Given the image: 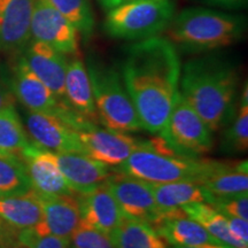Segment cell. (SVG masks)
Masks as SVG:
<instances>
[{"mask_svg": "<svg viewBox=\"0 0 248 248\" xmlns=\"http://www.w3.org/2000/svg\"><path fill=\"white\" fill-rule=\"evenodd\" d=\"M78 195L82 222L104 233L110 235L125 218L107 184Z\"/></svg>", "mask_w": 248, "mask_h": 248, "instance_id": "ac0fdd59", "label": "cell"}, {"mask_svg": "<svg viewBox=\"0 0 248 248\" xmlns=\"http://www.w3.org/2000/svg\"><path fill=\"white\" fill-rule=\"evenodd\" d=\"M172 248H232L226 245H204V246H173Z\"/></svg>", "mask_w": 248, "mask_h": 248, "instance_id": "74e56055", "label": "cell"}, {"mask_svg": "<svg viewBox=\"0 0 248 248\" xmlns=\"http://www.w3.org/2000/svg\"><path fill=\"white\" fill-rule=\"evenodd\" d=\"M223 215L248 219V194L240 193L229 197L215 198L210 203Z\"/></svg>", "mask_w": 248, "mask_h": 248, "instance_id": "4dcf8cb0", "label": "cell"}, {"mask_svg": "<svg viewBox=\"0 0 248 248\" xmlns=\"http://www.w3.org/2000/svg\"><path fill=\"white\" fill-rule=\"evenodd\" d=\"M69 244L73 248H115L110 235L80 221L71 234Z\"/></svg>", "mask_w": 248, "mask_h": 248, "instance_id": "f1b7e54d", "label": "cell"}, {"mask_svg": "<svg viewBox=\"0 0 248 248\" xmlns=\"http://www.w3.org/2000/svg\"><path fill=\"white\" fill-rule=\"evenodd\" d=\"M24 124L33 144L53 153H84L77 131L54 115L28 110Z\"/></svg>", "mask_w": 248, "mask_h": 248, "instance_id": "30bf717a", "label": "cell"}, {"mask_svg": "<svg viewBox=\"0 0 248 248\" xmlns=\"http://www.w3.org/2000/svg\"><path fill=\"white\" fill-rule=\"evenodd\" d=\"M222 139V151L226 153H244L248 150V86L245 84L237 115L231 121Z\"/></svg>", "mask_w": 248, "mask_h": 248, "instance_id": "4316f807", "label": "cell"}, {"mask_svg": "<svg viewBox=\"0 0 248 248\" xmlns=\"http://www.w3.org/2000/svg\"><path fill=\"white\" fill-rule=\"evenodd\" d=\"M30 33L64 55L78 53V32L47 0H35Z\"/></svg>", "mask_w": 248, "mask_h": 248, "instance_id": "9c48e42d", "label": "cell"}, {"mask_svg": "<svg viewBox=\"0 0 248 248\" xmlns=\"http://www.w3.org/2000/svg\"><path fill=\"white\" fill-rule=\"evenodd\" d=\"M0 248H27V247L21 243H18L17 238H14V239H12L11 241H8V243L2 245Z\"/></svg>", "mask_w": 248, "mask_h": 248, "instance_id": "8d00e7d4", "label": "cell"}, {"mask_svg": "<svg viewBox=\"0 0 248 248\" xmlns=\"http://www.w3.org/2000/svg\"><path fill=\"white\" fill-rule=\"evenodd\" d=\"M88 73L99 121L114 131L128 133L141 130L135 106L120 74L95 60L90 61Z\"/></svg>", "mask_w": 248, "mask_h": 248, "instance_id": "5b68a950", "label": "cell"}, {"mask_svg": "<svg viewBox=\"0 0 248 248\" xmlns=\"http://www.w3.org/2000/svg\"><path fill=\"white\" fill-rule=\"evenodd\" d=\"M151 184L155 202L160 212L178 209L187 204L212 203V197L198 182L178 181L171 183Z\"/></svg>", "mask_w": 248, "mask_h": 248, "instance_id": "44dd1931", "label": "cell"}, {"mask_svg": "<svg viewBox=\"0 0 248 248\" xmlns=\"http://www.w3.org/2000/svg\"><path fill=\"white\" fill-rule=\"evenodd\" d=\"M208 1L221 6H226V7H234V6L243 5L246 0H208Z\"/></svg>", "mask_w": 248, "mask_h": 248, "instance_id": "d590c367", "label": "cell"}, {"mask_svg": "<svg viewBox=\"0 0 248 248\" xmlns=\"http://www.w3.org/2000/svg\"><path fill=\"white\" fill-rule=\"evenodd\" d=\"M238 84L234 64L210 55L186 62L181 73L179 92L214 132L233 120Z\"/></svg>", "mask_w": 248, "mask_h": 248, "instance_id": "7a4b0ae2", "label": "cell"}, {"mask_svg": "<svg viewBox=\"0 0 248 248\" xmlns=\"http://www.w3.org/2000/svg\"><path fill=\"white\" fill-rule=\"evenodd\" d=\"M28 67L42 80L61 104L64 101V82L68 67L67 55L42 42L32 40L23 55ZM68 106V105H67Z\"/></svg>", "mask_w": 248, "mask_h": 248, "instance_id": "4fadbf2b", "label": "cell"}, {"mask_svg": "<svg viewBox=\"0 0 248 248\" xmlns=\"http://www.w3.org/2000/svg\"><path fill=\"white\" fill-rule=\"evenodd\" d=\"M152 226L172 246L224 245L214 238L202 225L190 218L182 208L161 212Z\"/></svg>", "mask_w": 248, "mask_h": 248, "instance_id": "2e32d148", "label": "cell"}, {"mask_svg": "<svg viewBox=\"0 0 248 248\" xmlns=\"http://www.w3.org/2000/svg\"><path fill=\"white\" fill-rule=\"evenodd\" d=\"M177 47L163 37L138 40L125 52L122 80L141 129L162 135L177 102L181 82Z\"/></svg>", "mask_w": 248, "mask_h": 248, "instance_id": "6da1fadb", "label": "cell"}, {"mask_svg": "<svg viewBox=\"0 0 248 248\" xmlns=\"http://www.w3.org/2000/svg\"><path fill=\"white\" fill-rule=\"evenodd\" d=\"M29 175L32 190L42 197L76 195L59 170L54 153L31 142L21 155Z\"/></svg>", "mask_w": 248, "mask_h": 248, "instance_id": "7c38bea8", "label": "cell"}, {"mask_svg": "<svg viewBox=\"0 0 248 248\" xmlns=\"http://www.w3.org/2000/svg\"><path fill=\"white\" fill-rule=\"evenodd\" d=\"M228 219L229 229L231 233L234 235L237 239L243 241L245 244H248V221L239 217L225 216Z\"/></svg>", "mask_w": 248, "mask_h": 248, "instance_id": "1f68e13d", "label": "cell"}, {"mask_svg": "<svg viewBox=\"0 0 248 248\" xmlns=\"http://www.w3.org/2000/svg\"><path fill=\"white\" fill-rule=\"evenodd\" d=\"M182 209L190 218L202 225L214 238L222 244L232 248H248V244L237 239L231 233L225 215H223L213 204L198 202L182 207Z\"/></svg>", "mask_w": 248, "mask_h": 248, "instance_id": "cb8c5ba5", "label": "cell"}, {"mask_svg": "<svg viewBox=\"0 0 248 248\" xmlns=\"http://www.w3.org/2000/svg\"><path fill=\"white\" fill-rule=\"evenodd\" d=\"M64 101L75 113L92 124H98L99 117L90 82L89 73L78 53L68 60Z\"/></svg>", "mask_w": 248, "mask_h": 248, "instance_id": "d6986e66", "label": "cell"}, {"mask_svg": "<svg viewBox=\"0 0 248 248\" xmlns=\"http://www.w3.org/2000/svg\"><path fill=\"white\" fill-rule=\"evenodd\" d=\"M12 105H13V98H12L11 93L4 83L0 80V109L7 106H12Z\"/></svg>", "mask_w": 248, "mask_h": 248, "instance_id": "836d02e7", "label": "cell"}, {"mask_svg": "<svg viewBox=\"0 0 248 248\" xmlns=\"http://www.w3.org/2000/svg\"><path fill=\"white\" fill-rule=\"evenodd\" d=\"M57 166L76 194L92 191L106 184L111 175L109 167L80 153H54Z\"/></svg>", "mask_w": 248, "mask_h": 248, "instance_id": "9a60e30c", "label": "cell"}, {"mask_svg": "<svg viewBox=\"0 0 248 248\" xmlns=\"http://www.w3.org/2000/svg\"><path fill=\"white\" fill-rule=\"evenodd\" d=\"M115 248H168V243L146 222L124 218L110 233Z\"/></svg>", "mask_w": 248, "mask_h": 248, "instance_id": "603a6c76", "label": "cell"}, {"mask_svg": "<svg viewBox=\"0 0 248 248\" xmlns=\"http://www.w3.org/2000/svg\"><path fill=\"white\" fill-rule=\"evenodd\" d=\"M212 199L229 197L248 191L247 161L217 162L216 167L199 182ZM213 202V201H212Z\"/></svg>", "mask_w": 248, "mask_h": 248, "instance_id": "ffe728a7", "label": "cell"}, {"mask_svg": "<svg viewBox=\"0 0 248 248\" xmlns=\"http://www.w3.org/2000/svg\"><path fill=\"white\" fill-rule=\"evenodd\" d=\"M35 0H0V53L26 47Z\"/></svg>", "mask_w": 248, "mask_h": 248, "instance_id": "5bb4252c", "label": "cell"}, {"mask_svg": "<svg viewBox=\"0 0 248 248\" xmlns=\"http://www.w3.org/2000/svg\"><path fill=\"white\" fill-rule=\"evenodd\" d=\"M38 198L43 209V221L33 228L69 241L71 234L82 221L76 195H38Z\"/></svg>", "mask_w": 248, "mask_h": 248, "instance_id": "e0dca14e", "label": "cell"}, {"mask_svg": "<svg viewBox=\"0 0 248 248\" xmlns=\"http://www.w3.org/2000/svg\"><path fill=\"white\" fill-rule=\"evenodd\" d=\"M160 136L182 154L191 157L207 153L214 146L212 130L182 95L170 114L166 131Z\"/></svg>", "mask_w": 248, "mask_h": 248, "instance_id": "52a82bcc", "label": "cell"}, {"mask_svg": "<svg viewBox=\"0 0 248 248\" xmlns=\"http://www.w3.org/2000/svg\"><path fill=\"white\" fill-rule=\"evenodd\" d=\"M0 218L20 231L43 221V209L35 191L20 197L0 198Z\"/></svg>", "mask_w": 248, "mask_h": 248, "instance_id": "7402d4cb", "label": "cell"}, {"mask_svg": "<svg viewBox=\"0 0 248 248\" xmlns=\"http://www.w3.org/2000/svg\"><path fill=\"white\" fill-rule=\"evenodd\" d=\"M106 184L125 218L153 224L161 214L151 184L121 172H111Z\"/></svg>", "mask_w": 248, "mask_h": 248, "instance_id": "ba28073f", "label": "cell"}, {"mask_svg": "<svg viewBox=\"0 0 248 248\" xmlns=\"http://www.w3.org/2000/svg\"><path fill=\"white\" fill-rule=\"evenodd\" d=\"M102 7H104L106 11H110V9L119 7L121 5L128 4L130 1H133V0H99Z\"/></svg>", "mask_w": 248, "mask_h": 248, "instance_id": "e575fe53", "label": "cell"}, {"mask_svg": "<svg viewBox=\"0 0 248 248\" xmlns=\"http://www.w3.org/2000/svg\"><path fill=\"white\" fill-rule=\"evenodd\" d=\"M175 12L172 0H133L108 11L104 29L116 39L152 38L169 27Z\"/></svg>", "mask_w": 248, "mask_h": 248, "instance_id": "8992f818", "label": "cell"}, {"mask_svg": "<svg viewBox=\"0 0 248 248\" xmlns=\"http://www.w3.org/2000/svg\"><path fill=\"white\" fill-rule=\"evenodd\" d=\"M30 144L13 105L0 109V154L21 157Z\"/></svg>", "mask_w": 248, "mask_h": 248, "instance_id": "d4e9b609", "label": "cell"}, {"mask_svg": "<svg viewBox=\"0 0 248 248\" xmlns=\"http://www.w3.org/2000/svg\"><path fill=\"white\" fill-rule=\"evenodd\" d=\"M84 153L108 167H119L139 146L141 140L125 132L101 129L95 124L77 131Z\"/></svg>", "mask_w": 248, "mask_h": 248, "instance_id": "8fae6325", "label": "cell"}, {"mask_svg": "<svg viewBox=\"0 0 248 248\" xmlns=\"http://www.w3.org/2000/svg\"><path fill=\"white\" fill-rule=\"evenodd\" d=\"M16 234L17 233H15L14 228H12L11 225H8L7 223L0 218V247L12 239H14V238H16Z\"/></svg>", "mask_w": 248, "mask_h": 248, "instance_id": "d6a6232c", "label": "cell"}, {"mask_svg": "<svg viewBox=\"0 0 248 248\" xmlns=\"http://www.w3.org/2000/svg\"><path fill=\"white\" fill-rule=\"evenodd\" d=\"M84 38L94 29V16L89 0H47Z\"/></svg>", "mask_w": 248, "mask_h": 248, "instance_id": "83f0119b", "label": "cell"}, {"mask_svg": "<svg viewBox=\"0 0 248 248\" xmlns=\"http://www.w3.org/2000/svg\"><path fill=\"white\" fill-rule=\"evenodd\" d=\"M167 29L173 45L201 53L235 44L243 37L245 20L240 15L207 8H186L173 16Z\"/></svg>", "mask_w": 248, "mask_h": 248, "instance_id": "277c9868", "label": "cell"}, {"mask_svg": "<svg viewBox=\"0 0 248 248\" xmlns=\"http://www.w3.org/2000/svg\"><path fill=\"white\" fill-rule=\"evenodd\" d=\"M16 238L18 243L27 248H68L69 246V241L47 232H40L35 228L20 230Z\"/></svg>", "mask_w": 248, "mask_h": 248, "instance_id": "f546056e", "label": "cell"}, {"mask_svg": "<svg viewBox=\"0 0 248 248\" xmlns=\"http://www.w3.org/2000/svg\"><path fill=\"white\" fill-rule=\"evenodd\" d=\"M32 191L26 164L15 155L0 154V198L20 197Z\"/></svg>", "mask_w": 248, "mask_h": 248, "instance_id": "484cf974", "label": "cell"}, {"mask_svg": "<svg viewBox=\"0 0 248 248\" xmlns=\"http://www.w3.org/2000/svg\"><path fill=\"white\" fill-rule=\"evenodd\" d=\"M216 164L217 161L186 156L175 150L162 136L156 135L150 140L140 141L115 171L152 184L178 181L199 183Z\"/></svg>", "mask_w": 248, "mask_h": 248, "instance_id": "3957f363", "label": "cell"}]
</instances>
